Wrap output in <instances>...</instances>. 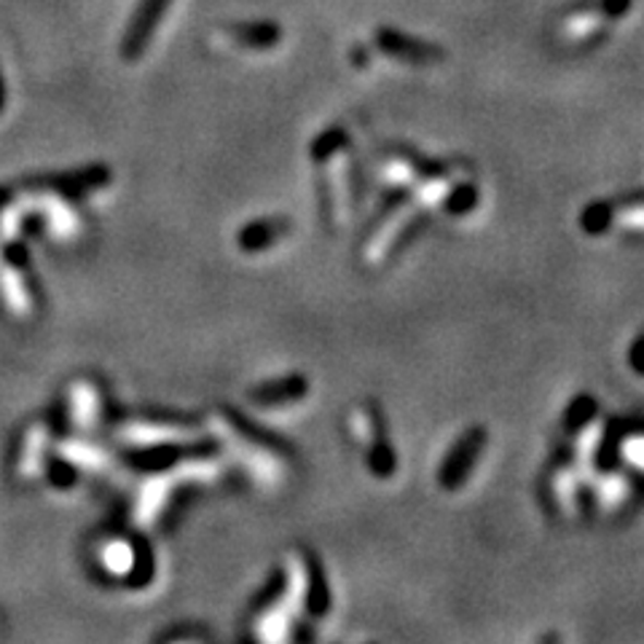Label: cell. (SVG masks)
Masks as SVG:
<instances>
[{"label": "cell", "instance_id": "obj_1", "mask_svg": "<svg viewBox=\"0 0 644 644\" xmlns=\"http://www.w3.org/2000/svg\"><path fill=\"white\" fill-rule=\"evenodd\" d=\"M350 429L355 440L365 449V465L376 478H392L398 470V457L387 433V420L376 403L357 405L350 414Z\"/></svg>", "mask_w": 644, "mask_h": 644}, {"label": "cell", "instance_id": "obj_2", "mask_svg": "<svg viewBox=\"0 0 644 644\" xmlns=\"http://www.w3.org/2000/svg\"><path fill=\"white\" fill-rule=\"evenodd\" d=\"M290 602L304 609L309 618H325L330 612V585L320 561L306 550H299L290 561Z\"/></svg>", "mask_w": 644, "mask_h": 644}, {"label": "cell", "instance_id": "obj_3", "mask_svg": "<svg viewBox=\"0 0 644 644\" xmlns=\"http://www.w3.org/2000/svg\"><path fill=\"white\" fill-rule=\"evenodd\" d=\"M486 443H489V435L484 427H470L457 438V443L451 446L449 454L443 457L438 470V484L440 489L457 491L460 486L467 484V478L473 475L475 465L484 457Z\"/></svg>", "mask_w": 644, "mask_h": 644}, {"label": "cell", "instance_id": "obj_4", "mask_svg": "<svg viewBox=\"0 0 644 644\" xmlns=\"http://www.w3.org/2000/svg\"><path fill=\"white\" fill-rule=\"evenodd\" d=\"M446 167L435 165V161L422 159L414 150H385L376 167V178L381 180V185L390 191H400V194H411L422 180L438 175Z\"/></svg>", "mask_w": 644, "mask_h": 644}, {"label": "cell", "instance_id": "obj_5", "mask_svg": "<svg viewBox=\"0 0 644 644\" xmlns=\"http://www.w3.org/2000/svg\"><path fill=\"white\" fill-rule=\"evenodd\" d=\"M376 46H379L385 54L394 57V60L411 62V65H435L438 60H443V49H438L435 44H427V40L411 38L405 33L392 31V27H381L376 33Z\"/></svg>", "mask_w": 644, "mask_h": 644}, {"label": "cell", "instance_id": "obj_6", "mask_svg": "<svg viewBox=\"0 0 644 644\" xmlns=\"http://www.w3.org/2000/svg\"><path fill=\"white\" fill-rule=\"evenodd\" d=\"M309 394V381L301 374H288L280 379H271L266 385H260L258 390L251 392L253 403L266 405V409H277V405H293L299 400H304Z\"/></svg>", "mask_w": 644, "mask_h": 644}, {"label": "cell", "instance_id": "obj_7", "mask_svg": "<svg viewBox=\"0 0 644 644\" xmlns=\"http://www.w3.org/2000/svg\"><path fill=\"white\" fill-rule=\"evenodd\" d=\"M293 229L288 218H258L240 231V247L245 253H264L282 242Z\"/></svg>", "mask_w": 644, "mask_h": 644}, {"label": "cell", "instance_id": "obj_8", "mask_svg": "<svg viewBox=\"0 0 644 644\" xmlns=\"http://www.w3.org/2000/svg\"><path fill=\"white\" fill-rule=\"evenodd\" d=\"M167 5H170V0H143L141 9H137V14H135V20H132L130 33H126V38H124V54L126 57H137L145 49V44H148L150 33H154L156 25H159V20H161V14L167 11Z\"/></svg>", "mask_w": 644, "mask_h": 644}, {"label": "cell", "instance_id": "obj_9", "mask_svg": "<svg viewBox=\"0 0 644 644\" xmlns=\"http://www.w3.org/2000/svg\"><path fill=\"white\" fill-rule=\"evenodd\" d=\"M229 36L245 49H271L282 40V27L271 22H253V25H231Z\"/></svg>", "mask_w": 644, "mask_h": 644}, {"label": "cell", "instance_id": "obj_10", "mask_svg": "<svg viewBox=\"0 0 644 644\" xmlns=\"http://www.w3.org/2000/svg\"><path fill=\"white\" fill-rule=\"evenodd\" d=\"M618 462H625V465L644 475V422L636 427L623 429V435L618 438Z\"/></svg>", "mask_w": 644, "mask_h": 644}, {"label": "cell", "instance_id": "obj_11", "mask_svg": "<svg viewBox=\"0 0 644 644\" xmlns=\"http://www.w3.org/2000/svg\"><path fill=\"white\" fill-rule=\"evenodd\" d=\"M612 229L644 231V194L612 202Z\"/></svg>", "mask_w": 644, "mask_h": 644}, {"label": "cell", "instance_id": "obj_12", "mask_svg": "<svg viewBox=\"0 0 644 644\" xmlns=\"http://www.w3.org/2000/svg\"><path fill=\"white\" fill-rule=\"evenodd\" d=\"M596 411H599V403H596L591 394H578V398L570 403V409L564 411L561 427H564V433L578 435L580 429H585L596 420Z\"/></svg>", "mask_w": 644, "mask_h": 644}, {"label": "cell", "instance_id": "obj_13", "mask_svg": "<svg viewBox=\"0 0 644 644\" xmlns=\"http://www.w3.org/2000/svg\"><path fill=\"white\" fill-rule=\"evenodd\" d=\"M580 229L591 236L607 234V231L612 229V202H591V205L580 212Z\"/></svg>", "mask_w": 644, "mask_h": 644}, {"label": "cell", "instance_id": "obj_14", "mask_svg": "<svg viewBox=\"0 0 644 644\" xmlns=\"http://www.w3.org/2000/svg\"><path fill=\"white\" fill-rule=\"evenodd\" d=\"M629 363H631V368L636 370V374L644 376V333L636 336V341H634V344H631Z\"/></svg>", "mask_w": 644, "mask_h": 644}, {"label": "cell", "instance_id": "obj_15", "mask_svg": "<svg viewBox=\"0 0 644 644\" xmlns=\"http://www.w3.org/2000/svg\"><path fill=\"white\" fill-rule=\"evenodd\" d=\"M599 9L607 16H623L631 9V0H602Z\"/></svg>", "mask_w": 644, "mask_h": 644}]
</instances>
